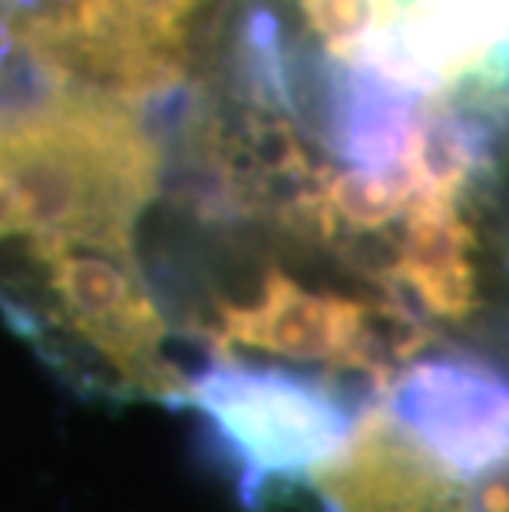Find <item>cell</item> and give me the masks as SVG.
Returning <instances> with one entry per match:
<instances>
[{"instance_id":"6da1fadb","label":"cell","mask_w":509,"mask_h":512,"mask_svg":"<svg viewBox=\"0 0 509 512\" xmlns=\"http://www.w3.org/2000/svg\"><path fill=\"white\" fill-rule=\"evenodd\" d=\"M162 172L149 113L70 86L0 90V291L70 248H136Z\"/></svg>"},{"instance_id":"7a4b0ae2","label":"cell","mask_w":509,"mask_h":512,"mask_svg":"<svg viewBox=\"0 0 509 512\" xmlns=\"http://www.w3.org/2000/svg\"><path fill=\"white\" fill-rule=\"evenodd\" d=\"M179 403L199 417L238 503L252 512L311 486L357 420L331 380L245 361H215L186 377Z\"/></svg>"},{"instance_id":"3957f363","label":"cell","mask_w":509,"mask_h":512,"mask_svg":"<svg viewBox=\"0 0 509 512\" xmlns=\"http://www.w3.org/2000/svg\"><path fill=\"white\" fill-rule=\"evenodd\" d=\"M222 0H34L24 57L50 86L86 90L156 119L202 63Z\"/></svg>"},{"instance_id":"277c9868","label":"cell","mask_w":509,"mask_h":512,"mask_svg":"<svg viewBox=\"0 0 509 512\" xmlns=\"http://www.w3.org/2000/svg\"><path fill=\"white\" fill-rule=\"evenodd\" d=\"M196 331L219 354H265L324 370L387 377L424 344V324L387 298L311 285L291 271L268 268L255 285L212 298Z\"/></svg>"},{"instance_id":"5b68a950","label":"cell","mask_w":509,"mask_h":512,"mask_svg":"<svg viewBox=\"0 0 509 512\" xmlns=\"http://www.w3.org/2000/svg\"><path fill=\"white\" fill-rule=\"evenodd\" d=\"M311 489L331 512H509V456L457 470L437 466L374 403L357 413L351 437Z\"/></svg>"}]
</instances>
